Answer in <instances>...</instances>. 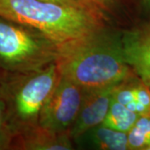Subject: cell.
Segmentation results:
<instances>
[{
  "mask_svg": "<svg viewBox=\"0 0 150 150\" xmlns=\"http://www.w3.org/2000/svg\"><path fill=\"white\" fill-rule=\"evenodd\" d=\"M118 84L83 90L79 111L69 129L72 139H77L88 129L102 124Z\"/></svg>",
  "mask_w": 150,
  "mask_h": 150,
  "instance_id": "cell-6",
  "label": "cell"
},
{
  "mask_svg": "<svg viewBox=\"0 0 150 150\" xmlns=\"http://www.w3.org/2000/svg\"><path fill=\"white\" fill-rule=\"evenodd\" d=\"M83 91L60 75L59 83L42 108L38 124L54 132H69L79 111Z\"/></svg>",
  "mask_w": 150,
  "mask_h": 150,
  "instance_id": "cell-5",
  "label": "cell"
},
{
  "mask_svg": "<svg viewBox=\"0 0 150 150\" xmlns=\"http://www.w3.org/2000/svg\"><path fill=\"white\" fill-rule=\"evenodd\" d=\"M148 150H150V147H149V149H148Z\"/></svg>",
  "mask_w": 150,
  "mask_h": 150,
  "instance_id": "cell-17",
  "label": "cell"
},
{
  "mask_svg": "<svg viewBox=\"0 0 150 150\" xmlns=\"http://www.w3.org/2000/svg\"><path fill=\"white\" fill-rule=\"evenodd\" d=\"M144 2H145V4H146L150 8V0H144Z\"/></svg>",
  "mask_w": 150,
  "mask_h": 150,
  "instance_id": "cell-16",
  "label": "cell"
},
{
  "mask_svg": "<svg viewBox=\"0 0 150 150\" xmlns=\"http://www.w3.org/2000/svg\"><path fill=\"white\" fill-rule=\"evenodd\" d=\"M80 147L98 150L129 149L128 134L110 129L103 124L88 129L75 139Z\"/></svg>",
  "mask_w": 150,
  "mask_h": 150,
  "instance_id": "cell-9",
  "label": "cell"
},
{
  "mask_svg": "<svg viewBox=\"0 0 150 150\" xmlns=\"http://www.w3.org/2000/svg\"><path fill=\"white\" fill-rule=\"evenodd\" d=\"M122 42L126 62L140 80L150 87V28L128 33Z\"/></svg>",
  "mask_w": 150,
  "mask_h": 150,
  "instance_id": "cell-8",
  "label": "cell"
},
{
  "mask_svg": "<svg viewBox=\"0 0 150 150\" xmlns=\"http://www.w3.org/2000/svg\"><path fill=\"white\" fill-rule=\"evenodd\" d=\"M13 136L7 122L4 100L0 93V149H11Z\"/></svg>",
  "mask_w": 150,
  "mask_h": 150,
  "instance_id": "cell-14",
  "label": "cell"
},
{
  "mask_svg": "<svg viewBox=\"0 0 150 150\" xmlns=\"http://www.w3.org/2000/svg\"><path fill=\"white\" fill-rule=\"evenodd\" d=\"M135 102L126 107L135 113L141 115H150V87L140 80V83L133 84Z\"/></svg>",
  "mask_w": 150,
  "mask_h": 150,
  "instance_id": "cell-12",
  "label": "cell"
},
{
  "mask_svg": "<svg viewBox=\"0 0 150 150\" xmlns=\"http://www.w3.org/2000/svg\"><path fill=\"white\" fill-rule=\"evenodd\" d=\"M0 17L38 30L59 48L102 29V17L42 0H0Z\"/></svg>",
  "mask_w": 150,
  "mask_h": 150,
  "instance_id": "cell-2",
  "label": "cell"
},
{
  "mask_svg": "<svg viewBox=\"0 0 150 150\" xmlns=\"http://www.w3.org/2000/svg\"><path fill=\"white\" fill-rule=\"evenodd\" d=\"M139 117V114L131 111L113 98L102 124L110 129L128 134Z\"/></svg>",
  "mask_w": 150,
  "mask_h": 150,
  "instance_id": "cell-10",
  "label": "cell"
},
{
  "mask_svg": "<svg viewBox=\"0 0 150 150\" xmlns=\"http://www.w3.org/2000/svg\"><path fill=\"white\" fill-rule=\"evenodd\" d=\"M59 74L84 90L118 84L131 74L123 42L102 29L59 48Z\"/></svg>",
  "mask_w": 150,
  "mask_h": 150,
  "instance_id": "cell-1",
  "label": "cell"
},
{
  "mask_svg": "<svg viewBox=\"0 0 150 150\" xmlns=\"http://www.w3.org/2000/svg\"><path fill=\"white\" fill-rule=\"evenodd\" d=\"M59 47L38 30L0 17V70L29 73L55 63Z\"/></svg>",
  "mask_w": 150,
  "mask_h": 150,
  "instance_id": "cell-4",
  "label": "cell"
},
{
  "mask_svg": "<svg viewBox=\"0 0 150 150\" xmlns=\"http://www.w3.org/2000/svg\"><path fill=\"white\" fill-rule=\"evenodd\" d=\"M67 8L83 10L104 18V13L91 0H42Z\"/></svg>",
  "mask_w": 150,
  "mask_h": 150,
  "instance_id": "cell-13",
  "label": "cell"
},
{
  "mask_svg": "<svg viewBox=\"0 0 150 150\" xmlns=\"http://www.w3.org/2000/svg\"><path fill=\"white\" fill-rule=\"evenodd\" d=\"M69 132H54L38 124L13 137L11 149L26 150L73 149Z\"/></svg>",
  "mask_w": 150,
  "mask_h": 150,
  "instance_id": "cell-7",
  "label": "cell"
},
{
  "mask_svg": "<svg viewBox=\"0 0 150 150\" xmlns=\"http://www.w3.org/2000/svg\"><path fill=\"white\" fill-rule=\"evenodd\" d=\"M130 150H148L150 147V115H141L128 132Z\"/></svg>",
  "mask_w": 150,
  "mask_h": 150,
  "instance_id": "cell-11",
  "label": "cell"
},
{
  "mask_svg": "<svg viewBox=\"0 0 150 150\" xmlns=\"http://www.w3.org/2000/svg\"><path fill=\"white\" fill-rule=\"evenodd\" d=\"M0 77H1V74H0Z\"/></svg>",
  "mask_w": 150,
  "mask_h": 150,
  "instance_id": "cell-18",
  "label": "cell"
},
{
  "mask_svg": "<svg viewBox=\"0 0 150 150\" xmlns=\"http://www.w3.org/2000/svg\"><path fill=\"white\" fill-rule=\"evenodd\" d=\"M91 1H93L104 13H106V12L112 10L118 0H91Z\"/></svg>",
  "mask_w": 150,
  "mask_h": 150,
  "instance_id": "cell-15",
  "label": "cell"
},
{
  "mask_svg": "<svg viewBox=\"0 0 150 150\" xmlns=\"http://www.w3.org/2000/svg\"><path fill=\"white\" fill-rule=\"evenodd\" d=\"M59 79L56 63L29 73L1 74L0 93L5 103L7 122L13 139L37 125L40 111Z\"/></svg>",
  "mask_w": 150,
  "mask_h": 150,
  "instance_id": "cell-3",
  "label": "cell"
}]
</instances>
